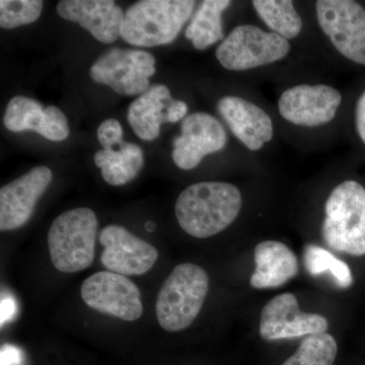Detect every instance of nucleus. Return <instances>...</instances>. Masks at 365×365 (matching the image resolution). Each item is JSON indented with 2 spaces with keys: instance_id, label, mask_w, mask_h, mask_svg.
I'll list each match as a JSON object with an SVG mask.
<instances>
[{
  "instance_id": "obj_5",
  "label": "nucleus",
  "mask_w": 365,
  "mask_h": 365,
  "mask_svg": "<svg viewBox=\"0 0 365 365\" xmlns=\"http://www.w3.org/2000/svg\"><path fill=\"white\" fill-rule=\"evenodd\" d=\"M98 222L90 208L71 209L55 218L48 232L50 259L62 273L90 267L95 259Z\"/></svg>"
},
{
  "instance_id": "obj_8",
  "label": "nucleus",
  "mask_w": 365,
  "mask_h": 365,
  "mask_svg": "<svg viewBox=\"0 0 365 365\" xmlns=\"http://www.w3.org/2000/svg\"><path fill=\"white\" fill-rule=\"evenodd\" d=\"M319 25L337 51L365 66V9L351 0H319Z\"/></svg>"
},
{
  "instance_id": "obj_22",
  "label": "nucleus",
  "mask_w": 365,
  "mask_h": 365,
  "mask_svg": "<svg viewBox=\"0 0 365 365\" xmlns=\"http://www.w3.org/2000/svg\"><path fill=\"white\" fill-rule=\"evenodd\" d=\"M304 267L312 276L329 272L338 287L347 289L353 284V276L349 266L326 249L307 245L304 250Z\"/></svg>"
},
{
  "instance_id": "obj_6",
  "label": "nucleus",
  "mask_w": 365,
  "mask_h": 365,
  "mask_svg": "<svg viewBox=\"0 0 365 365\" xmlns=\"http://www.w3.org/2000/svg\"><path fill=\"white\" fill-rule=\"evenodd\" d=\"M290 51L288 40L259 26H239L222 41L215 55L225 69L248 71L284 58Z\"/></svg>"
},
{
  "instance_id": "obj_17",
  "label": "nucleus",
  "mask_w": 365,
  "mask_h": 365,
  "mask_svg": "<svg viewBox=\"0 0 365 365\" xmlns=\"http://www.w3.org/2000/svg\"><path fill=\"white\" fill-rule=\"evenodd\" d=\"M255 271L250 284L256 289L278 288L299 274L297 255L277 241H264L255 248Z\"/></svg>"
},
{
  "instance_id": "obj_27",
  "label": "nucleus",
  "mask_w": 365,
  "mask_h": 365,
  "mask_svg": "<svg viewBox=\"0 0 365 365\" xmlns=\"http://www.w3.org/2000/svg\"><path fill=\"white\" fill-rule=\"evenodd\" d=\"M98 143L104 150H112L113 146L121 145L123 141V129L118 120H105L98 128Z\"/></svg>"
},
{
  "instance_id": "obj_3",
  "label": "nucleus",
  "mask_w": 365,
  "mask_h": 365,
  "mask_svg": "<svg viewBox=\"0 0 365 365\" xmlns=\"http://www.w3.org/2000/svg\"><path fill=\"white\" fill-rule=\"evenodd\" d=\"M322 235L329 248L339 253L365 255V189L359 182L338 185L325 205Z\"/></svg>"
},
{
  "instance_id": "obj_30",
  "label": "nucleus",
  "mask_w": 365,
  "mask_h": 365,
  "mask_svg": "<svg viewBox=\"0 0 365 365\" xmlns=\"http://www.w3.org/2000/svg\"><path fill=\"white\" fill-rule=\"evenodd\" d=\"M355 122H356L357 132H359L360 138L365 143V91L357 102L356 110H355Z\"/></svg>"
},
{
  "instance_id": "obj_12",
  "label": "nucleus",
  "mask_w": 365,
  "mask_h": 365,
  "mask_svg": "<svg viewBox=\"0 0 365 365\" xmlns=\"http://www.w3.org/2000/svg\"><path fill=\"white\" fill-rule=\"evenodd\" d=\"M227 141V132L216 118L193 113L182 120L181 135L174 139L173 160L180 169H195L206 155L222 150Z\"/></svg>"
},
{
  "instance_id": "obj_4",
  "label": "nucleus",
  "mask_w": 365,
  "mask_h": 365,
  "mask_svg": "<svg viewBox=\"0 0 365 365\" xmlns=\"http://www.w3.org/2000/svg\"><path fill=\"white\" fill-rule=\"evenodd\" d=\"M191 0H141L125 13L121 38L138 47H157L176 40L193 13Z\"/></svg>"
},
{
  "instance_id": "obj_24",
  "label": "nucleus",
  "mask_w": 365,
  "mask_h": 365,
  "mask_svg": "<svg viewBox=\"0 0 365 365\" xmlns=\"http://www.w3.org/2000/svg\"><path fill=\"white\" fill-rule=\"evenodd\" d=\"M337 352V342L330 334L309 335L282 365H333Z\"/></svg>"
},
{
  "instance_id": "obj_31",
  "label": "nucleus",
  "mask_w": 365,
  "mask_h": 365,
  "mask_svg": "<svg viewBox=\"0 0 365 365\" xmlns=\"http://www.w3.org/2000/svg\"><path fill=\"white\" fill-rule=\"evenodd\" d=\"M14 300L11 299H2L1 300V324L11 318L14 314Z\"/></svg>"
},
{
  "instance_id": "obj_26",
  "label": "nucleus",
  "mask_w": 365,
  "mask_h": 365,
  "mask_svg": "<svg viewBox=\"0 0 365 365\" xmlns=\"http://www.w3.org/2000/svg\"><path fill=\"white\" fill-rule=\"evenodd\" d=\"M69 132L68 121L64 113L55 106L46 107L44 123L38 134L48 140L59 143L66 140Z\"/></svg>"
},
{
  "instance_id": "obj_25",
  "label": "nucleus",
  "mask_w": 365,
  "mask_h": 365,
  "mask_svg": "<svg viewBox=\"0 0 365 365\" xmlns=\"http://www.w3.org/2000/svg\"><path fill=\"white\" fill-rule=\"evenodd\" d=\"M44 2L41 0H1L0 26L6 30L35 23L42 14Z\"/></svg>"
},
{
  "instance_id": "obj_28",
  "label": "nucleus",
  "mask_w": 365,
  "mask_h": 365,
  "mask_svg": "<svg viewBox=\"0 0 365 365\" xmlns=\"http://www.w3.org/2000/svg\"><path fill=\"white\" fill-rule=\"evenodd\" d=\"M188 112V106L182 101H173L168 106L167 117L169 123H176V122L186 118Z\"/></svg>"
},
{
  "instance_id": "obj_29",
  "label": "nucleus",
  "mask_w": 365,
  "mask_h": 365,
  "mask_svg": "<svg viewBox=\"0 0 365 365\" xmlns=\"http://www.w3.org/2000/svg\"><path fill=\"white\" fill-rule=\"evenodd\" d=\"M23 355L20 349L13 345H4L1 348V365H21Z\"/></svg>"
},
{
  "instance_id": "obj_32",
  "label": "nucleus",
  "mask_w": 365,
  "mask_h": 365,
  "mask_svg": "<svg viewBox=\"0 0 365 365\" xmlns=\"http://www.w3.org/2000/svg\"><path fill=\"white\" fill-rule=\"evenodd\" d=\"M155 225L153 222H148L145 225L146 230H148V232H153V230H155Z\"/></svg>"
},
{
  "instance_id": "obj_11",
  "label": "nucleus",
  "mask_w": 365,
  "mask_h": 365,
  "mask_svg": "<svg viewBox=\"0 0 365 365\" xmlns=\"http://www.w3.org/2000/svg\"><path fill=\"white\" fill-rule=\"evenodd\" d=\"M100 242L104 247L101 254L103 266L120 275H143L153 267L158 258V251L153 245L121 225L103 228Z\"/></svg>"
},
{
  "instance_id": "obj_10",
  "label": "nucleus",
  "mask_w": 365,
  "mask_h": 365,
  "mask_svg": "<svg viewBox=\"0 0 365 365\" xmlns=\"http://www.w3.org/2000/svg\"><path fill=\"white\" fill-rule=\"evenodd\" d=\"M328 319L318 314L300 311L292 294L277 295L262 309L260 336L266 341L294 339L326 333Z\"/></svg>"
},
{
  "instance_id": "obj_21",
  "label": "nucleus",
  "mask_w": 365,
  "mask_h": 365,
  "mask_svg": "<svg viewBox=\"0 0 365 365\" xmlns=\"http://www.w3.org/2000/svg\"><path fill=\"white\" fill-rule=\"evenodd\" d=\"M252 4L273 33L292 40L302 32V18L290 0H255Z\"/></svg>"
},
{
  "instance_id": "obj_7",
  "label": "nucleus",
  "mask_w": 365,
  "mask_h": 365,
  "mask_svg": "<svg viewBox=\"0 0 365 365\" xmlns=\"http://www.w3.org/2000/svg\"><path fill=\"white\" fill-rule=\"evenodd\" d=\"M155 62L150 53L113 48L93 64L91 78L119 95H143L150 88V78L157 71Z\"/></svg>"
},
{
  "instance_id": "obj_2",
  "label": "nucleus",
  "mask_w": 365,
  "mask_h": 365,
  "mask_svg": "<svg viewBox=\"0 0 365 365\" xmlns=\"http://www.w3.org/2000/svg\"><path fill=\"white\" fill-rule=\"evenodd\" d=\"M209 292L208 274L200 266L182 263L173 269L158 294L155 313L167 332H180L195 321Z\"/></svg>"
},
{
  "instance_id": "obj_18",
  "label": "nucleus",
  "mask_w": 365,
  "mask_h": 365,
  "mask_svg": "<svg viewBox=\"0 0 365 365\" xmlns=\"http://www.w3.org/2000/svg\"><path fill=\"white\" fill-rule=\"evenodd\" d=\"M169 88L165 85H153L129 106L127 120L132 130L145 141L157 139L160 126L168 122L167 109L173 102Z\"/></svg>"
},
{
  "instance_id": "obj_19",
  "label": "nucleus",
  "mask_w": 365,
  "mask_h": 365,
  "mask_svg": "<svg viewBox=\"0 0 365 365\" xmlns=\"http://www.w3.org/2000/svg\"><path fill=\"white\" fill-rule=\"evenodd\" d=\"M93 162L103 179L111 186H123L136 178L143 167V151L137 144L123 143L119 150L97 151Z\"/></svg>"
},
{
  "instance_id": "obj_13",
  "label": "nucleus",
  "mask_w": 365,
  "mask_h": 365,
  "mask_svg": "<svg viewBox=\"0 0 365 365\" xmlns=\"http://www.w3.org/2000/svg\"><path fill=\"white\" fill-rule=\"evenodd\" d=\"M341 102L342 96L332 86L300 85L281 95L278 108L290 123L316 127L332 121Z\"/></svg>"
},
{
  "instance_id": "obj_23",
  "label": "nucleus",
  "mask_w": 365,
  "mask_h": 365,
  "mask_svg": "<svg viewBox=\"0 0 365 365\" xmlns=\"http://www.w3.org/2000/svg\"><path fill=\"white\" fill-rule=\"evenodd\" d=\"M45 120V108L34 98L16 96L9 101L4 124L11 132H39Z\"/></svg>"
},
{
  "instance_id": "obj_16",
  "label": "nucleus",
  "mask_w": 365,
  "mask_h": 365,
  "mask_svg": "<svg viewBox=\"0 0 365 365\" xmlns=\"http://www.w3.org/2000/svg\"><path fill=\"white\" fill-rule=\"evenodd\" d=\"M218 112L234 135L250 150H259L273 138L270 116L245 98L227 96L220 98Z\"/></svg>"
},
{
  "instance_id": "obj_20",
  "label": "nucleus",
  "mask_w": 365,
  "mask_h": 365,
  "mask_svg": "<svg viewBox=\"0 0 365 365\" xmlns=\"http://www.w3.org/2000/svg\"><path fill=\"white\" fill-rule=\"evenodd\" d=\"M228 0H205L186 29L185 36L197 50H205L223 39L222 16L230 6Z\"/></svg>"
},
{
  "instance_id": "obj_9",
  "label": "nucleus",
  "mask_w": 365,
  "mask_h": 365,
  "mask_svg": "<svg viewBox=\"0 0 365 365\" xmlns=\"http://www.w3.org/2000/svg\"><path fill=\"white\" fill-rule=\"evenodd\" d=\"M81 299L98 313L126 322L140 319L143 313L140 289L126 276L101 271L83 281Z\"/></svg>"
},
{
  "instance_id": "obj_1",
  "label": "nucleus",
  "mask_w": 365,
  "mask_h": 365,
  "mask_svg": "<svg viewBox=\"0 0 365 365\" xmlns=\"http://www.w3.org/2000/svg\"><path fill=\"white\" fill-rule=\"evenodd\" d=\"M242 205L241 192L230 182H200L184 190L175 212L180 227L197 239H207L227 230Z\"/></svg>"
},
{
  "instance_id": "obj_14",
  "label": "nucleus",
  "mask_w": 365,
  "mask_h": 365,
  "mask_svg": "<svg viewBox=\"0 0 365 365\" xmlns=\"http://www.w3.org/2000/svg\"><path fill=\"white\" fill-rule=\"evenodd\" d=\"M52 170L41 165L0 190V230H18L30 220L36 205L52 182Z\"/></svg>"
},
{
  "instance_id": "obj_15",
  "label": "nucleus",
  "mask_w": 365,
  "mask_h": 365,
  "mask_svg": "<svg viewBox=\"0 0 365 365\" xmlns=\"http://www.w3.org/2000/svg\"><path fill=\"white\" fill-rule=\"evenodd\" d=\"M64 20L78 24L104 44L122 36L125 14L112 0H62L56 7Z\"/></svg>"
}]
</instances>
